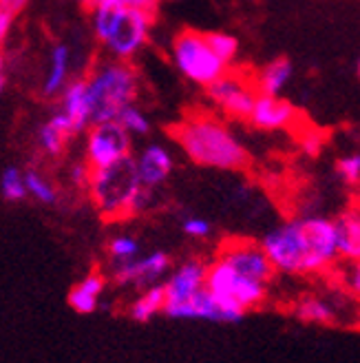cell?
<instances>
[{"mask_svg":"<svg viewBox=\"0 0 360 363\" xmlns=\"http://www.w3.org/2000/svg\"><path fill=\"white\" fill-rule=\"evenodd\" d=\"M104 288H106V277L102 275V272L100 270L88 272L80 284H76L74 288H71L69 306L80 315H91L98 308V301L104 293Z\"/></svg>","mask_w":360,"mask_h":363,"instance_id":"obj_17","label":"cell"},{"mask_svg":"<svg viewBox=\"0 0 360 363\" xmlns=\"http://www.w3.org/2000/svg\"><path fill=\"white\" fill-rule=\"evenodd\" d=\"M255 98L257 94L252 91L250 86H243L239 89L237 94H232L223 104L221 108L230 116V118H237V120H248L250 113H252V106H255Z\"/></svg>","mask_w":360,"mask_h":363,"instance_id":"obj_25","label":"cell"},{"mask_svg":"<svg viewBox=\"0 0 360 363\" xmlns=\"http://www.w3.org/2000/svg\"><path fill=\"white\" fill-rule=\"evenodd\" d=\"M164 311V286L161 284H155V286H149L144 293L131 303V319L139 321V323H146L151 319H155L157 315H161Z\"/></svg>","mask_w":360,"mask_h":363,"instance_id":"obj_20","label":"cell"},{"mask_svg":"<svg viewBox=\"0 0 360 363\" xmlns=\"http://www.w3.org/2000/svg\"><path fill=\"white\" fill-rule=\"evenodd\" d=\"M296 317L301 321L308 323H320V325H332L336 321L334 308L330 303H325L318 297H305L298 301L296 306Z\"/></svg>","mask_w":360,"mask_h":363,"instance_id":"obj_21","label":"cell"},{"mask_svg":"<svg viewBox=\"0 0 360 363\" xmlns=\"http://www.w3.org/2000/svg\"><path fill=\"white\" fill-rule=\"evenodd\" d=\"M349 290H352L354 295L360 293V272H358V266H356V270L349 275Z\"/></svg>","mask_w":360,"mask_h":363,"instance_id":"obj_36","label":"cell"},{"mask_svg":"<svg viewBox=\"0 0 360 363\" xmlns=\"http://www.w3.org/2000/svg\"><path fill=\"white\" fill-rule=\"evenodd\" d=\"M3 89H5V76H0V94H3Z\"/></svg>","mask_w":360,"mask_h":363,"instance_id":"obj_39","label":"cell"},{"mask_svg":"<svg viewBox=\"0 0 360 363\" xmlns=\"http://www.w3.org/2000/svg\"><path fill=\"white\" fill-rule=\"evenodd\" d=\"M334 233H336V250L338 257L358 262L360 257V215L358 208H347L334 220Z\"/></svg>","mask_w":360,"mask_h":363,"instance_id":"obj_15","label":"cell"},{"mask_svg":"<svg viewBox=\"0 0 360 363\" xmlns=\"http://www.w3.org/2000/svg\"><path fill=\"white\" fill-rule=\"evenodd\" d=\"M170 58L179 74L199 86H208L226 74V65L212 53L206 43V35L192 29L177 33Z\"/></svg>","mask_w":360,"mask_h":363,"instance_id":"obj_6","label":"cell"},{"mask_svg":"<svg viewBox=\"0 0 360 363\" xmlns=\"http://www.w3.org/2000/svg\"><path fill=\"white\" fill-rule=\"evenodd\" d=\"M13 18L9 11H5L3 7H0V47H3L9 38V33H11V27H13Z\"/></svg>","mask_w":360,"mask_h":363,"instance_id":"obj_33","label":"cell"},{"mask_svg":"<svg viewBox=\"0 0 360 363\" xmlns=\"http://www.w3.org/2000/svg\"><path fill=\"white\" fill-rule=\"evenodd\" d=\"M29 3L31 0H0V7H3L5 11H9L11 16H18L29 7Z\"/></svg>","mask_w":360,"mask_h":363,"instance_id":"obj_35","label":"cell"},{"mask_svg":"<svg viewBox=\"0 0 360 363\" xmlns=\"http://www.w3.org/2000/svg\"><path fill=\"white\" fill-rule=\"evenodd\" d=\"M71 80V49L64 43H56L49 53V67L42 82V96L45 98H58L62 89Z\"/></svg>","mask_w":360,"mask_h":363,"instance_id":"obj_14","label":"cell"},{"mask_svg":"<svg viewBox=\"0 0 360 363\" xmlns=\"http://www.w3.org/2000/svg\"><path fill=\"white\" fill-rule=\"evenodd\" d=\"M60 100H62L60 111L71 120L74 131L76 133L86 131L91 126V104H88V96H86V80L84 78L69 80V84L62 89Z\"/></svg>","mask_w":360,"mask_h":363,"instance_id":"obj_13","label":"cell"},{"mask_svg":"<svg viewBox=\"0 0 360 363\" xmlns=\"http://www.w3.org/2000/svg\"><path fill=\"white\" fill-rule=\"evenodd\" d=\"M173 164H175L173 155L166 147H161V144H149L135 160V171L139 177V184L146 191L161 186L168 179V175L173 173Z\"/></svg>","mask_w":360,"mask_h":363,"instance_id":"obj_12","label":"cell"},{"mask_svg":"<svg viewBox=\"0 0 360 363\" xmlns=\"http://www.w3.org/2000/svg\"><path fill=\"white\" fill-rule=\"evenodd\" d=\"M336 171L347 186H358V182H360V155L358 153L343 155L336 162Z\"/></svg>","mask_w":360,"mask_h":363,"instance_id":"obj_28","label":"cell"},{"mask_svg":"<svg viewBox=\"0 0 360 363\" xmlns=\"http://www.w3.org/2000/svg\"><path fill=\"white\" fill-rule=\"evenodd\" d=\"M88 177H91V169H88L86 162L76 164L74 169H71V179H74V184L80 186V189L88 186Z\"/></svg>","mask_w":360,"mask_h":363,"instance_id":"obj_32","label":"cell"},{"mask_svg":"<svg viewBox=\"0 0 360 363\" xmlns=\"http://www.w3.org/2000/svg\"><path fill=\"white\" fill-rule=\"evenodd\" d=\"M206 268L208 264L199 259H190L179 266L170 275V279L164 284V311L161 313L170 311L175 306L186 303L190 297L199 293L206 281Z\"/></svg>","mask_w":360,"mask_h":363,"instance_id":"obj_10","label":"cell"},{"mask_svg":"<svg viewBox=\"0 0 360 363\" xmlns=\"http://www.w3.org/2000/svg\"><path fill=\"white\" fill-rule=\"evenodd\" d=\"M131 155V135L117 122H102L88 126L86 164L88 169H106Z\"/></svg>","mask_w":360,"mask_h":363,"instance_id":"obj_7","label":"cell"},{"mask_svg":"<svg viewBox=\"0 0 360 363\" xmlns=\"http://www.w3.org/2000/svg\"><path fill=\"white\" fill-rule=\"evenodd\" d=\"M3 71H5V56H3V51H0V76H3Z\"/></svg>","mask_w":360,"mask_h":363,"instance_id":"obj_38","label":"cell"},{"mask_svg":"<svg viewBox=\"0 0 360 363\" xmlns=\"http://www.w3.org/2000/svg\"><path fill=\"white\" fill-rule=\"evenodd\" d=\"M292 76H294V67L287 58H277L272 62H267L257 78L259 94L261 96H279L281 91L290 84Z\"/></svg>","mask_w":360,"mask_h":363,"instance_id":"obj_19","label":"cell"},{"mask_svg":"<svg viewBox=\"0 0 360 363\" xmlns=\"http://www.w3.org/2000/svg\"><path fill=\"white\" fill-rule=\"evenodd\" d=\"M173 138L184 153L199 167L219 171H241L250 155L239 138L223 122L210 116H194L173 126Z\"/></svg>","mask_w":360,"mask_h":363,"instance_id":"obj_2","label":"cell"},{"mask_svg":"<svg viewBox=\"0 0 360 363\" xmlns=\"http://www.w3.org/2000/svg\"><path fill=\"white\" fill-rule=\"evenodd\" d=\"M0 195H3L5 202H21L27 197L25 175L18 167H7L0 175Z\"/></svg>","mask_w":360,"mask_h":363,"instance_id":"obj_24","label":"cell"},{"mask_svg":"<svg viewBox=\"0 0 360 363\" xmlns=\"http://www.w3.org/2000/svg\"><path fill=\"white\" fill-rule=\"evenodd\" d=\"M122 129L129 135H146L151 131V122L144 116L141 108H137L135 104H129L126 108H122V113L115 120Z\"/></svg>","mask_w":360,"mask_h":363,"instance_id":"obj_26","label":"cell"},{"mask_svg":"<svg viewBox=\"0 0 360 363\" xmlns=\"http://www.w3.org/2000/svg\"><path fill=\"white\" fill-rule=\"evenodd\" d=\"M204 35H206V43L212 49V53L226 67L237 58V53H239V40H237V35L226 33V31H210V33H204Z\"/></svg>","mask_w":360,"mask_h":363,"instance_id":"obj_22","label":"cell"},{"mask_svg":"<svg viewBox=\"0 0 360 363\" xmlns=\"http://www.w3.org/2000/svg\"><path fill=\"white\" fill-rule=\"evenodd\" d=\"M259 246L274 270L287 275H318L338 259L334 222L325 217L281 224Z\"/></svg>","mask_w":360,"mask_h":363,"instance_id":"obj_1","label":"cell"},{"mask_svg":"<svg viewBox=\"0 0 360 363\" xmlns=\"http://www.w3.org/2000/svg\"><path fill=\"white\" fill-rule=\"evenodd\" d=\"M122 7H129V9H141V11H151L155 13L157 7V0H117Z\"/></svg>","mask_w":360,"mask_h":363,"instance_id":"obj_34","label":"cell"},{"mask_svg":"<svg viewBox=\"0 0 360 363\" xmlns=\"http://www.w3.org/2000/svg\"><path fill=\"white\" fill-rule=\"evenodd\" d=\"M184 233L188 235V238L204 240L210 235V224L206 220H202V217H188V220L184 222Z\"/></svg>","mask_w":360,"mask_h":363,"instance_id":"obj_31","label":"cell"},{"mask_svg":"<svg viewBox=\"0 0 360 363\" xmlns=\"http://www.w3.org/2000/svg\"><path fill=\"white\" fill-rule=\"evenodd\" d=\"M109 252H111V257L120 264V262L135 259L137 252H139V246H137V242L133 238H117V240L111 242Z\"/></svg>","mask_w":360,"mask_h":363,"instance_id":"obj_29","label":"cell"},{"mask_svg":"<svg viewBox=\"0 0 360 363\" xmlns=\"http://www.w3.org/2000/svg\"><path fill=\"white\" fill-rule=\"evenodd\" d=\"M157 3H159V0H157Z\"/></svg>","mask_w":360,"mask_h":363,"instance_id":"obj_40","label":"cell"},{"mask_svg":"<svg viewBox=\"0 0 360 363\" xmlns=\"http://www.w3.org/2000/svg\"><path fill=\"white\" fill-rule=\"evenodd\" d=\"M84 80L91 104V126L115 122L122 108L133 104L137 98V74L129 62L106 60Z\"/></svg>","mask_w":360,"mask_h":363,"instance_id":"obj_5","label":"cell"},{"mask_svg":"<svg viewBox=\"0 0 360 363\" xmlns=\"http://www.w3.org/2000/svg\"><path fill=\"white\" fill-rule=\"evenodd\" d=\"M102 3H106V0H84V7L91 11V9H95V7H100Z\"/></svg>","mask_w":360,"mask_h":363,"instance_id":"obj_37","label":"cell"},{"mask_svg":"<svg viewBox=\"0 0 360 363\" xmlns=\"http://www.w3.org/2000/svg\"><path fill=\"white\" fill-rule=\"evenodd\" d=\"M243 86H248V82L243 80V78H239V76H230V74H223L219 80H214L212 84H208L206 86V91H208V98L214 102V104H223L232 94H237L239 89H243Z\"/></svg>","mask_w":360,"mask_h":363,"instance_id":"obj_27","label":"cell"},{"mask_svg":"<svg viewBox=\"0 0 360 363\" xmlns=\"http://www.w3.org/2000/svg\"><path fill=\"white\" fill-rule=\"evenodd\" d=\"M301 149L308 155L316 157L320 153V149H323V135H320V131H316V129L305 131L301 135Z\"/></svg>","mask_w":360,"mask_h":363,"instance_id":"obj_30","label":"cell"},{"mask_svg":"<svg viewBox=\"0 0 360 363\" xmlns=\"http://www.w3.org/2000/svg\"><path fill=\"white\" fill-rule=\"evenodd\" d=\"M25 189L27 195H31L33 199H38L40 204H56L58 202V191L53 189V184L49 179H45L38 171H25Z\"/></svg>","mask_w":360,"mask_h":363,"instance_id":"obj_23","label":"cell"},{"mask_svg":"<svg viewBox=\"0 0 360 363\" xmlns=\"http://www.w3.org/2000/svg\"><path fill=\"white\" fill-rule=\"evenodd\" d=\"M298 113L292 102L283 100L281 96H261L257 94L255 106H252L250 122L261 131H281L296 122Z\"/></svg>","mask_w":360,"mask_h":363,"instance_id":"obj_11","label":"cell"},{"mask_svg":"<svg viewBox=\"0 0 360 363\" xmlns=\"http://www.w3.org/2000/svg\"><path fill=\"white\" fill-rule=\"evenodd\" d=\"M88 191L95 208L106 220H122V217L139 215L149 206L151 191L139 184L135 171V157H124L106 169H91Z\"/></svg>","mask_w":360,"mask_h":363,"instance_id":"obj_3","label":"cell"},{"mask_svg":"<svg viewBox=\"0 0 360 363\" xmlns=\"http://www.w3.org/2000/svg\"><path fill=\"white\" fill-rule=\"evenodd\" d=\"M166 317L173 319H204V321H219L223 323V313L217 306V301L212 299V295L206 288H202L194 297H190L186 303L175 306L170 311L164 313Z\"/></svg>","mask_w":360,"mask_h":363,"instance_id":"obj_18","label":"cell"},{"mask_svg":"<svg viewBox=\"0 0 360 363\" xmlns=\"http://www.w3.org/2000/svg\"><path fill=\"white\" fill-rule=\"evenodd\" d=\"M221 259H226L232 268H235L239 275L255 279L259 284H269L274 279L277 270L269 264V259L265 257V252L261 250L259 244H252L245 240H237V242H228L221 248Z\"/></svg>","mask_w":360,"mask_h":363,"instance_id":"obj_8","label":"cell"},{"mask_svg":"<svg viewBox=\"0 0 360 363\" xmlns=\"http://www.w3.org/2000/svg\"><path fill=\"white\" fill-rule=\"evenodd\" d=\"M170 270V257L166 252H151V255L141 257V259H129V262H120L113 270V279L120 286H155L161 277Z\"/></svg>","mask_w":360,"mask_h":363,"instance_id":"obj_9","label":"cell"},{"mask_svg":"<svg viewBox=\"0 0 360 363\" xmlns=\"http://www.w3.org/2000/svg\"><path fill=\"white\" fill-rule=\"evenodd\" d=\"M71 135H76L74 124H71V120L62 111H56L40 126V131H38V147L42 149V153L56 157V155H60L64 151L66 140Z\"/></svg>","mask_w":360,"mask_h":363,"instance_id":"obj_16","label":"cell"},{"mask_svg":"<svg viewBox=\"0 0 360 363\" xmlns=\"http://www.w3.org/2000/svg\"><path fill=\"white\" fill-rule=\"evenodd\" d=\"M91 27L95 38L109 51L111 60L129 62L149 40L153 13L122 7L117 0H106L91 9Z\"/></svg>","mask_w":360,"mask_h":363,"instance_id":"obj_4","label":"cell"}]
</instances>
